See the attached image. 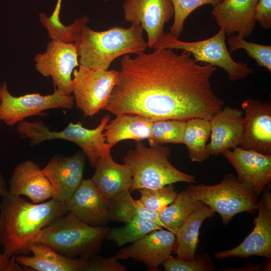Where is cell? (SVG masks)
Returning <instances> with one entry per match:
<instances>
[{
    "instance_id": "35",
    "label": "cell",
    "mask_w": 271,
    "mask_h": 271,
    "mask_svg": "<svg viewBox=\"0 0 271 271\" xmlns=\"http://www.w3.org/2000/svg\"><path fill=\"white\" fill-rule=\"evenodd\" d=\"M115 256L103 258L97 254L87 259L86 271H125V266Z\"/></svg>"
},
{
    "instance_id": "37",
    "label": "cell",
    "mask_w": 271,
    "mask_h": 271,
    "mask_svg": "<svg viewBox=\"0 0 271 271\" xmlns=\"http://www.w3.org/2000/svg\"><path fill=\"white\" fill-rule=\"evenodd\" d=\"M16 256L11 258L5 253H0V271H20L23 270L21 265L15 260Z\"/></svg>"
},
{
    "instance_id": "41",
    "label": "cell",
    "mask_w": 271,
    "mask_h": 271,
    "mask_svg": "<svg viewBox=\"0 0 271 271\" xmlns=\"http://www.w3.org/2000/svg\"><path fill=\"white\" fill-rule=\"evenodd\" d=\"M103 2H108L109 0H101Z\"/></svg>"
},
{
    "instance_id": "19",
    "label": "cell",
    "mask_w": 271,
    "mask_h": 271,
    "mask_svg": "<svg viewBox=\"0 0 271 271\" xmlns=\"http://www.w3.org/2000/svg\"><path fill=\"white\" fill-rule=\"evenodd\" d=\"M9 192L28 197L40 203L54 197V191L39 164L25 160L14 168L9 182Z\"/></svg>"
},
{
    "instance_id": "17",
    "label": "cell",
    "mask_w": 271,
    "mask_h": 271,
    "mask_svg": "<svg viewBox=\"0 0 271 271\" xmlns=\"http://www.w3.org/2000/svg\"><path fill=\"white\" fill-rule=\"evenodd\" d=\"M243 112L225 106L210 119L211 134L207 150L211 156H218L227 149L239 146L242 141Z\"/></svg>"
},
{
    "instance_id": "38",
    "label": "cell",
    "mask_w": 271,
    "mask_h": 271,
    "mask_svg": "<svg viewBox=\"0 0 271 271\" xmlns=\"http://www.w3.org/2000/svg\"><path fill=\"white\" fill-rule=\"evenodd\" d=\"M271 269L270 259H268L267 262L265 263H260L258 264H246L245 266L240 267L237 268H228L225 270L231 271H270Z\"/></svg>"
},
{
    "instance_id": "16",
    "label": "cell",
    "mask_w": 271,
    "mask_h": 271,
    "mask_svg": "<svg viewBox=\"0 0 271 271\" xmlns=\"http://www.w3.org/2000/svg\"><path fill=\"white\" fill-rule=\"evenodd\" d=\"M222 154L231 164L237 179L248 186L259 196L271 181V155H264L239 147L227 149Z\"/></svg>"
},
{
    "instance_id": "39",
    "label": "cell",
    "mask_w": 271,
    "mask_h": 271,
    "mask_svg": "<svg viewBox=\"0 0 271 271\" xmlns=\"http://www.w3.org/2000/svg\"><path fill=\"white\" fill-rule=\"evenodd\" d=\"M9 192L7 186L6 182L2 173L0 172V196L2 197L6 195Z\"/></svg>"
},
{
    "instance_id": "4",
    "label": "cell",
    "mask_w": 271,
    "mask_h": 271,
    "mask_svg": "<svg viewBox=\"0 0 271 271\" xmlns=\"http://www.w3.org/2000/svg\"><path fill=\"white\" fill-rule=\"evenodd\" d=\"M109 228L90 225L68 212L43 228L35 242L68 257L88 259L100 251Z\"/></svg>"
},
{
    "instance_id": "14",
    "label": "cell",
    "mask_w": 271,
    "mask_h": 271,
    "mask_svg": "<svg viewBox=\"0 0 271 271\" xmlns=\"http://www.w3.org/2000/svg\"><path fill=\"white\" fill-rule=\"evenodd\" d=\"M85 163L86 157L82 151L69 157H53L42 169L53 188V198L68 202L83 179Z\"/></svg>"
},
{
    "instance_id": "10",
    "label": "cell",
    "mask_w": 271,
    "mask_h": 271,
    "mask_svg": "<svg viewBox=\"0 0 271 271\" xmlns=\"http://www.w3.org/2000/svg\"><path fill=\"white\" fill-rule=\"evenodd\" d=\"M35 68L44 77H51L54 88L62 94L71 95L73 90L72 72L79 66L74 43H65L51 40L43 53L34 57Z\"/></svg>"
},
{
    "instance_id": "26",
    "label": "cell",
    "mask_w": 271,
    "mask_h": 271,
    "mask_svg": "<svg viewBox=\"0 0 271 271\" xmlns=\"http://www.w3.org/2000/svg\"><path fill=\"white\" fill-rule=\"evenodd\" d=\"M210 134V119L194 118L186 121L183 144L192 162H201L209 158L206 146Z\"/></svg>"
},
{
    "instance_id": "36",
    "label": "cell",
    "mask_w": 271,
    "mask_h": 271,
    "mask_svg": "<svg viewBox=\"0 0 271 271\" xmlns=\"http://www.w3.org/2000/svg\"><path fill=\"white\" fill-rule=\"evenodd\" d=\"M255 19L263 29H270L271 0H258L255 7Z\"/></svg>"
},
{
    "instance_id": "8",
    "label": "cell",
    "mask_w": 271,
    "mask_h": 271,
    "mask_svg": "<svg viewBox=\"0 0 271 271\" xmlns=\"http://www.w3.org/2000/svg\"><path fill=\"white\" fill-rule=\"evenodd\" d=\"M74 105L73 96L61 93L56 88L53 93H39L14 96L8 89L7 83L2 84L0 101V121L13 126L27 117L46 115L51 109H71Z\"/></svg>"
},
{
    "instance_id": "1",
    "label": "cell",
    "mask_w": 271,
    "mask_h": 271,
    "mask_svg": "<svg viewBox=\"0 0 271 271\" xmlns=\"http://www.w3.org/2000/svg\"><path fill=\"white\" fill-rule=\"evenodd\" d=\"M216 67L196 62L185 51L158 48L120 60L118 81L104 109L113 114H131L152 121L194 118L210 119L224 102L210 80Z\"/></svg>"
},
{
    "instance_id": "31",
    "label": "cell",
    "mask_w": 271,
    "mask_h": 271,
    "mask_svg": "<svg viewBox=\"0 0 271 271\" xmlns=\"http://www.w3.org/2000/svg\"><path fill=\"white\" fill-rule=\"evenodd\" d=\"M138 190L141 197L137 201L146 208L159 213L172 203L178 194L173 184L157 189L141 188Z\"/></svg>"
},
{
    "instance_id": "23",
    "label": "cell",
    "mask_w": 271,
    "mask_h": 271,
    "mask_svg": "<svg viewBox=\"0 0 271 271\" xmlns=\"http://www.w3.org/2000/svg\"><path fill=\"white\" fill-rule=\"evenodd\" d=\"M215 212L203 203L194 210L175 233L173 253L176 258L191 260L195 258L202 223L215 215Z\"/></svg>"
},
{
    "instance_id": "7",
    "label": "cell",
    "mask_w": 271,
    "mask_h": 271,
    "mask_svg": "<svg viewBox=\"0 0 271 271\" xmlns=\"http://www.w3.org/2000/svg\"><path fill=\"white\" fill-rule=\"evenodd\" d=\"M226 35L220 29L214 36L196 42L180 40L169 33H164L152 48L181 50L190 53L196 62L217 66L225 70L232 82L247 77L253 70L246 63L234 61L226 46Z\"/></svg>"
},
{
    "instance_id": "3",
    "label": "cell",
    "mask_w": 271,
    "mask_h": 271,
    "mask_svg": "<svg viewBox=\"0 0 271 271\" xmlns=\"http://www.w3.org/2000/svg\"><path fill=\"white\" fill-rule=\"evenodd\" d=\"M79 65L90 70H108L112 61L121 56L138 54L148 48L140 24L131 23L127 29L115 26L95 31L87 25L74 42Z\"/></svg>"
},
{
    "instance_id": "22",
    "label": "cell",
    "mask_w": 271,
    "mask_h": 271,
    "mask_svg": "<svg viewBox=\"0 0 271 271\" xmlns=\"http://www.w3.org/2000/svg\"><path fill=\"white\" fill-rule=\"evenodd\" d=\"M32 256L20 254L15 260L20 265L36 271H86L87 259L64 256L44 243L35 242L29 247Z\"/></svg>"
},
{
    "instance_id": "9",
    "label": "cell",
    "mask_w": 271,
    "mask_h": 271,
    "mask_svg": "<svg viewBox=\"0 0 271 271\" xmlns=\"http://www.w3.org/2000/svg\"><path fill=\"white\" fill-rule=\"evenodd\" d=\"M118 73L115 70H90L81 65L74 70V103L85 116H93L105 108L117 83Z\"/></svg>"
},
{
    "instance_id": "2",
    "label": "cell",
    "mask_w": 271,
    "mask_h": 271,
    "mask_svg": "<svg viewBox=\"0 0 271 271\" xmlns=\"http://www.w3.org/2000/svg\"><path fill=\"white\" fill-rule=\"evenodd\" d=\"M0 204V245L8 257L28 255L29 246L44 227L68 212L67 202L54 198L30 203L8 192Z\"/></svg>"
},
{
    "instance_id": "11",
    "label": "cell",
    "mask_w": 271,
    "mask_h": 271,
    "mask_svg": "<svg viewBox=\"0 0 271 271\" xmlns=\"http://www.w3.org/2000/svg\"><path fill=\"white\" fill-rule=\"evenodd\" d=\"M263 192L258 200V214L254 220L252 231L236 247L215 252V258L222 259L259 256L271 259V192L269 189Z\"/></svg>"
},
{
    "instance_id": "20",
    "label": "cell",
    "mask_w": 271,
    "mask_h": 271,
    "mask_svg": "<svg viewBox=\"0 0 271 271\" xmlns=\"http://www.w3.org/2000/svg\"><path fill=\"white\" fill-rule=\"evenodd\" d=\"M258 0H223L213 6L211 14L225 35L235 33L245 38L253 31L256 23L255 7Z\"/></svg>"
},
{
    "instance_id": "33",
    "label": "cell",
    "mask_w": 271,
    "mask_h": 271,
    "mask_svg": "<svg viewBox=\"0 0 271 271\" xmlns=\"http://www.w3.org/2000/svg\"><path fill=\"white\" fill-rule=\"evenodd\" d=\"M223 0H172L174 10V22L169 32L179 38L181 35L187 18L198 8L207 4L214 6Z\"/></svg>"
},
{
    "instance_id": "6",
    "label": "cell",
    "mask_w": 271,
    "mask_h": 271,
    "mask_svg": "<svg viewBox=\"0 0 271 271\" xmlns=\"http://www.w3.org/2000/svg\"><path fill=\"white\" fill-rule=\"evenodd\" d=\"M186 190L192 198L202 201L218 213L224 225L240 213H254L259 200L251 188L231 173L225 175L217 184L192 183Z\"/></svg>"
},
{
    "instance_id": "25",
    "label": "cell",
    "mask_w": 271,
    "mask_h": 271,
    "mask_svg": "<svg viewBox=\"0 0 271 271\" xmlns=\"http://www.w3.org/2000/svg\"><path fill=\"white\" fill-rule=\"evenodd\" d=\"M130 192L129 190H125L108 200L109 220L126 223L135 218L142 217L165 228L160 219L159 212L143 206L132 197Z\"/></svg>"
},
{
    "instance_id": "15",
    "label": "cell",
    "mask_w": 271,
    "mask_h": 271,
    "mask_svg": "<svg viewBox=\"0 0 271 271\" xmlns=\"http://www.w3.org/2000/svg\"><path fill=\"white\" fill-rule=\"evenodd\" d=\"M175 239V233L168 230H155L122 248L115 255L118 259L132 258L145 264L148 270L157 271L159 266L171 256Z\"/></svg>"
},
{
    "instance_id": "32",
    "label": "cell",
    "mask_w": 271,
    "mask_h": 271,
    "mask_svg": "<svg viewBox=\"0 0 271 271\" xmlns=\"http://www.w3.org/2000/svg\"><path fill=\"white\" fill-rule=\"evenodd\" d=\"M227 43L230 53L244 49L248 56L256 61L258 66L271 72V46L247 42L238 35L228 38Z\"/></svg>"
},
{
    "instance_id": "18",
    "label": "cell",
    "mask_w": 271,
    "mask_h": 271,
    "mask_svg": "<svg viewBox=\"0 0 271 271\" xmlns=\"http://www.w3.org/2000/svg\"><path fill=\"white\" fill-rule=\"evenodd\" d=\"M67 204L68 212L90 225L104 226L109 221L108 200L91 179H83Z\"/></svg>"
},
{
    "instance_id": "24",
    "label": "cell",
    "mask_w": 271,
    "mask_h": 271,
    "mask_svg": "<svg viewBox=\"0 0 271 271\" xmlns=\"http://www.w3.org/2000/svg\"><path fill=\"white\" fill-rule=\"evenodd\" d=\"M106 124L104 134L112 147L126 140L142 141L150 137L153 121L137 114H119Z\"/></svg>"
},
{
    "instance_id": "30",
    "label": "cell",
    "mask_w": 271,
    "mask_h": 271,
    "mask_svg": "<svg viewBox=\"0 0 271 271\" xmlns=\"http://www.w3.org/2000/svg\"><path fill=\"white\" fill-rule=\"evenodd\" d=\"M186 121L162 119L153 121L149 141L150 146L183 143Z\"/></svg>"
},
{
    "instance_id": "13",
    "label": "cell",
    "mask_w": 271,
    "mask_h": 271,
    "mask_svg": "<svg viewBox=\"0 0 271 271\" xmlns=\"http://www.w3.org/2000/svg\"><path fill=\"white\" fill-rule=\"evenodd\" d=\"M122 8L125 21L140 24L146 32L149 48L165 33V24L174 14L172 0H125Z\"/></svg>"
},
{
    "instance_id": "5",
    "label": "cell",
    "mask_w": 271,
    "mask_h": 271,
    "mask_svg": "<svg viewBox=\"0 0 271 271\" xmlns=\"http://www.w3.org/2000/svg\"><path fill=\"white\" fill-rule=\"evenodd\" d=\"M170 156L168 147L148 148L142 141H137L134 149L128 151L123 159L132 173L129 191L157 189L180 182L196 184L194 176L180 171L170 163Z\"/></svg>"
},
{
    "instance_id": "29",
    "label": "cell",
    "mask_w": 271,
    "mask_h": 271,
    "mask_svg": "<svg viewBox=\"0 0 271 271\" xmlns=\"http://www.w3.org/2000/svg\"><path fill=\"white\" fill-rule=\"evenodd\" d=\"M125 224L122 227L109 228L105 239L121 246L138 240L152 231L163 228L160 225L142 217L135 218Z\"/></svg>"
},
{
    "instance_id": "27",
    "label": "cell",
    "mask_w": 271,
    "mask_h": 271,
    "mask_svg": "<svg viewBox=\"0 0 271 271\" xmlns=\"http://www.w3.org/2000/svg\"><path fill=\"white\" fill-rule=\"evenodd\" d=\"M62 0H57L52 15L48 17L45 13L39 15L41 23L47 30L48 36L52 40L65 43H74L83 28L89 22L85 16L77 18L70 25L65 26L60 20Z\"/></svg>"
},
{
    "instance_id": "12",
    "label": "cell",
    "mask_w": 271,
    "mask_h": 271,
    "mask_svg": "<svg viewBox=\"0 0 271 271\" xmlns=\"http://www.w3.org/2000/svg\"><path fill=\"white\" fill-rule=\"evenodd\" d=\"M245 112L242 141L239 147L271 155V104L247 99L241 104Z\"/></svg>"
},
{
    "instance_id": "28",
    "label": "cell",
    "mask_w": 271,
    "mask_h": 271,
    "mask_svg": "<svg viewBox=\"0 0 271 271\" xmlns=\"http://www.w3.org/2000/svg\"><path fill=\"white\" fill-rule=\"evenodd\" d=\"M203 203L192 198L186 190H182L172 203L159 213L160 219L166 229L175 234L191 213Z\"/></svg>"
},
{
    "instance_id": "21",
    "label": "cell",
    "mask_w": 271,
    "mask_h": 271,
    "mask_svg": "<svg viewBox=\"0 0 271 271\" xmlns=\"http://www.w3.org/2000/svg\"><path fill=\"white\" fill-rule=\"evenodd\" d=\"M108 151L99 158L91 180L99 192L107 200L113 198L125 190H129L132 173L125 163L119 164Z\"/></svg>"
},
{
    "instance_id": "40",
    "label": "cell",
    "mask_w": 271,
    "mask_h": 271,
    "mask_svg": "<svg viewBox=\"0 0 271 271\" xmlns=\"http://www.w3.org/2000/svg\"><path fill=\"white\" fill-rule=\"evenodd\" d=\"M1 89H2V85L0 84V101H1Z\"/></svg>"
},
{
    "instance_id": "34",
    "label": "cell",
    "mask_w": 271,
    "mask_h": 271,
    "mask_svg": "<svg viewBox=\"0 0 271 271\" xmlns=\"http://www.w3.org/2000/svg\"><path fill=\"white\" fill-rule=\"evenodd\" d=\"M165 271H213L216 265L207 253L196 254L191 260H183L172 256L162 264Z\"/></svg>"
}]
</instances>
